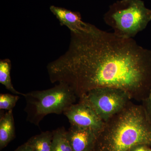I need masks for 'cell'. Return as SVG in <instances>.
<instances>
[{
	"label": "cell",
	"mask_w": 151,
	"mask_h": 151,
	"mask_svg": "<svg viewBox=\"0 0 151 151\" xmlns=\"http://www.w3.org/2000/svg\"><path fill=\"white\" fill-rule=\"evenodd\" d=\"M65 54L47 65L51 83L67 84L78 99L92 89H122L142 101L151 91V51L133 38L119 37L87 23L70 32Z\"/></svg>",
	"instance_id": "obj_1"
},
{
	"label": "cell",
	"mask_w": 151,
	"mask_h": 151,
	"mask_svg": "<svg viewBox=\"0 0 151 151\" xmlns=\"http://www.w3.org/2000/svg\"><path fill=\"white\" fill-rule=\"evenodd\" d=\"M12 63L9 59L1 60L0 61V83L5 86L6 89L14 94L21 95L24 97L25 94L17 91L12 84L10 72Z\"/></svg>",
	"instance_id": "obj_12"
},
{
	"label": "cell",
	"mask_w": 151,
	"mask_h": 151,
	"mask_svg": "<svg viewBox=\"0 0 151 151\" xmlns=\"http://www.w3.org/2000/svg\"><path fill=\"white\" fill-rule=\"evenodd\" d=\"M99 133L70 125L66 135L73 151H93Z\"/></svg>",
	"instance_id": "obj_7"
},
{
	"label": "cell",
	"mask_w": 151,
	"mask_h": 151,
	"mask_svg": "<svg viewBox=\"0 0 151 151\" xmlns=\"http://www.w3.org/2000/svg\"><path fill=\"white\" fill-rule=\"evenodd\" d=\"M151 149L150 146L141 145L135 146L130 151H150Z\"/></svg>",
	"instance_id": "obj_15"
},
{
	"label": "cell",
	"mask_w": 151,
	"mask_h": 151,
	"mask_svg": "<svg viewBox=\"0 0 151 151\" xmlns=\"http://www.w3.org/2000/svg\"><path fill=\"white\" fill-rule=\"evenodd\" d=\"M104 20L116 35L133 38L151 20V10L141 0H120L110 6Z\"/></svg>",
	"instance_id": "obj_4"
},
{
	"label": "cell",
	"mask_w": 151,
	"mask_h": 151,
	"mask_svg": "<svg viewBox=\"0 0 151 151\" xmlns=\"http://www.w3.org/2000/svg\"><path fill=\"white\" fill-rule=\"evenodd\" d=\"M19 98V96L16 94H1L0 109L7 111H13Z\"/></svg>",
	"instance_id": "obj_13"
},
{
	"label": "cell",
	"mask_w": 151,
	"mask_h": 151,
	"mask_svg": "<svg viewBox=\"0 0 151 151\" xmlns=\"http://www.w3.org/2000/svg\"><path fill=\"white\" fill-rule=\"evenodd\" d=\"M24 97L26 101L24 111L27 114V120L37 126L47 115L63 114L78 98L71 87L62 82L50 89L26 93Z\"/></svg>",
	"instance_id": "obj_3"
},
{
	"label": "cell",
	"mask_w": 151,
	"mask_h": 151,
	"mask_svg": "<svg viewBox=\"0 0 151 151\" xmlns=\"http://www.w3.org/2000/svg\"><path fill=\"white\" fill-rule=\"evenodd\" d=\"M14 151H33L31 147L26 142L20 146Z\"/></svg>",
	"instance_id": "obj_16"
},
{
	"label": "cell",
	"mask_w": 151,
	"mask_h": 151,
	"mask_svg": "<svg viewBox=\"0 0 151 151\" xmlns=\"http://www.w3.org/2000/svg\"><path fill=\"white\" fill-rule=\"evenodd\" d=\"M150 151H151V150H150Z\"/></svg>",
	"instance_id": "obj_17"
},
{
	"label": "cell",
	"mask_w": 151,
	"mask_h": 151,
	"mask_svg": "<svg viewBox=\"0 0 151 151\" xmlns=\"http://www.w3.org/2000/svg\"><path fill=\"white\" fill-rule=\"evenodd\" d=\"M79 99L88 103L105 122L123 110L132 100L124 90L108 87L92 89Z\"/></svg>",
	"instance_id": "obj_5"
},
{
	"label": "cell",
	"mask_w": 151,
	"mask_h": 151,
	"mask_svg": "<svg viewBox=\"0 0 151 151\" xmlns=\"http://www.w3.org/2000/svg\"><path fill=\"white\" fill-rule=\"evenodd\" d=\"M13 111L0 115V150L5 148L15 138V127Z\"/></svg>",
	"instance_id": "obj_9"
},
{
	"label": "cell",
	"mask_w": 151,
	"mask_h": 151,
	"mask_svg": "<svg viewBox=\"0 0 151 151\" xmlns=\"http://www.w3.org/2000/svg\"><path fill=\"white\" fill-rule=\"evenodd\" d=\"M53 138L51 151H73L67 137V131L63 127L52 131Z\"/></svg>",
	"instance_id": "obj_11"
},
{
	"label": "cell",
	"mask_w": 151,
	"mask_h": 151,
	"mask_svg": "<svg viewBox=\"0 0 151 151\" xmlns=\"http://www.w3.org/2000/svg\"><path fill=\"white\" fill-rule=\"evenodd\" d=\"M70 125L89 129L100 132L105 122L97 115L86 101L79 99V102L68 107L63 112Z\"/></svg>",
	"instance_id": "obj_6"
},
{
	"label": "cell",
	"mask_w": 151,
	"mask_h": 151,
	"mask_svg": "<svg viewBox=\"0 0 151 151\" xmlns=\"http://www.w3.org/2000/svg\"><path fill=\"white\" fill-rule=\"evenodd\" d=\"M141 145L151 147V122L142 105L131 101L105 122L93 151H130Z\"/></svg>",
	"instance_id": "obj_2"
},
{
	"label": "cell",
	"mask_w": 151,
	"mask_h": 151,
	"mask_svg": "<svg viewBox=\"0 0 151 151\" xmlns=\"http://www.w3.org/2000/svg\"><path fill=\"white\" fill-rule=\"evenodd\" d=\"M50 9L58 20L60 24L67 27L70 32H78L86 28L87 23L82 20L79 13L54 6H51Z\"/></svg>",
	"instance_id": "obj_8"
},
{
	"label": "cell",
	"mask_w": 151,
	"mask_h": 151,
	"mask_svg": "<svg viewBox=\"0 0 151 151\" xmlns=\"http://www.w3.org/2000/svg\"><path fill=\"white\" fill-rule=\"evenodd\" d=\"M53 133L50 131L42 132L33 136L26 142L33 151H51Z\"/></svg>",
	"instance_id": "obj_10"
},
{
	"label": "cell",
	"mask_w": 151,
	"mask_h": 151,
	"mask_svg": "<svg viewBox=\"0 0 151 151\" xmlns=\"http://www.w3.org/2000/svg\"><path fill=\"white\" fill-rule=\"evenodd\" d=\"M143 107L145 108L149 119L151 122V91L145 99L142 101Z\"/></svg>",
	"instance_id": "obj_14"
}]
</instances>
